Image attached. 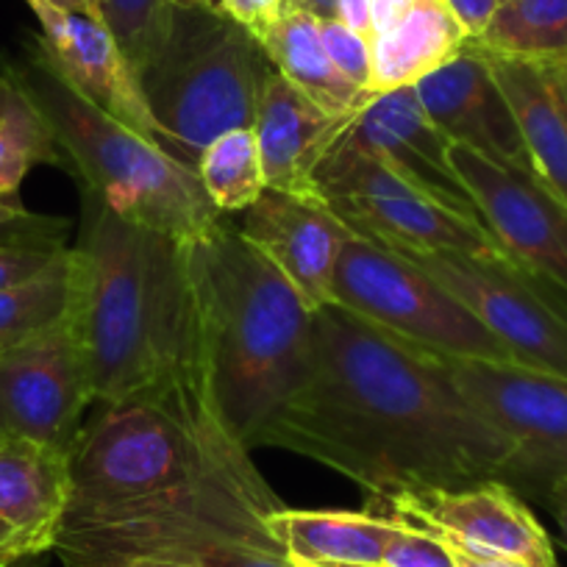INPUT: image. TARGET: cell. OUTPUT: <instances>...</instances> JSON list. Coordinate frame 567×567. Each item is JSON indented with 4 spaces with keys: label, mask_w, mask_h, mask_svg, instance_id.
<instances>
[{
    "label": "cell",
    "mask_w": 567,
    "mask_h": 567,
    "mask_svg": "<svg viewBox=\"0 0 567 567\" xmlns=\"http://www.w3.org/2000/svg\"><path fill=\"white\" fill-rule=\"evenodd\" d=\"M256 449L307 456L351 478L368 504L504 478L512 443L456 390L443 357L326 303L307 379L261 425Z\"/></svg>",
    "instance_id": "cell-1"
},
{
    "label": "cell",
    "mask_w": 567,
    "mask_h": 567,
    "mask_svg": "<svg viewBox=\"0 0 567 567\" xmlns=\"http://www.w3.org/2000/svg\"><path fill=\"white\" fill-rule=\"evenodd\" d=\"M70 323L95 403L148 395L209 368L189 243L123 220L92 195L73 245Z\"/></svg>",
    "instance_id": "cell-2"
},
{
    "label": "cell",
    "mask_w": 567,
    "mask_h": 567,
    "mask_svg": "<svg viewBox=\"0 0 567 567\" xmlns=\"http://www.w3.org/2000/svg\"><path fill=\"white\" fill-rule=\"evenodd\" d=\"M189 265L212 392L228 429L250 449L307 379L315 312L231 220L189 243Z\"/></svg>",
    "instance_id": "cell-3"
},
{
    "label": "cell",
    "mask_w": 567,
    "mask_h": 567,
    "mask_svg": "<svg viewBox=\"0 0 567 567\" xmlns=\"http://www.w3.org/2000/svg\"><path fill=\"white\" fill-rule=\"evenodd\" d=\"M250 449L228 429L209 368L148 395L97 403L70 454L68 515L90 517L182 498L248 471Z\"/></svg>",
    "instance_id": "cell-4"
},
{
    "label": "cell",
    "mask_w": 567,
    "mask_h": 567,
    "mask_svg": "<svg viewBox=\"0 0 567 567\" xmlns=\"http://www.w3.org/2000/svg\"><path fill=\"white\" fill-rule=\"evenodd\" d=\"M7 64L45 114L68 171L84 184V195L123 220L156 228L182 243H198L226 220L195 167L92 106L48 64L37 45L23 62Z\"/></svg>",
    "instance_id": "cell-5"
},
{
    "label": "cell",
    "mask_w": 567,
    "mask_h": 567,
    "mask_svg": "<svg viewBox=\"0 0 567 567\" xmlns=\"http://www.w3.org/2000/svg\"><path fill=\"white\" fill-rule=\"evenodd\" d=\"M270 59L223 9L173 7L165 40L140 73V90L165 148L184 165L220 134L254 128Z\"/></svg>",
    "instance_id": "cell-6"
},
{
    "label": "cell",
    "mask_w": 567,
    "mask_h": 567,
    "mask_svg": "<svg viewBox=\"0 0 567 567\" xmlns=\"http://www.w3.org/2000/svg\"><path fill=\"white\" fill-rule=\"evenodd\" d=\"M331 303L434 357L515 362L498 337L429 272L357 234L340 250Z\"/></svg>",
    "instance_id": "cell-7"
},
{
    "label": "cell",
    "mask_w": 567,
    "mask_h": 567,
    "mask_svg": "<svg viewBox=\"0 0 567 567\" xmlns=\"http://www.w3.org/2000/svg\"><path fill=\"white\" fill-rule=\"evenodd\" d=\"M315 193L348 231L381 248L504 256L482 223L465 220L425 198L346 134L315 173Z\"/></svg>",
    "instance_id": "cell-8"
},
{
    "label": "cell",
    "mask_w": 567,
    "mask_h": 567,
    "mask_svg": "<svg viewBox=\"0 0 567 567\" xmlns=\"http://www.w3.org/2000/svg\"><path fill=\"white\" fill-rule=\"evenodd\" d=\"M443 359L456 390L512 443L501 482L545 498L567 476V381L517 362Z\"/></svg>",
    "instance_id": "cell-9"
},
{
    "label": "cell",
    "mask_w": 567,
    "mask_h": 567,
    "mask_svg": "<svg viewBox=\"0 0 567 567\" xmlns=\"http://www.w3.org/2000/svg\"><path fill=\"white\" fill-rule=\"evenodd\" d=\"M395 250V248H386ZM482 320L517 364L567 381V307L506 256L395 250Z\"/></svg>",
    "instance_id": "cell-10"
},
{
    "label": "cell",
    "mask_w": 567,
    "mask_h": 567,
    "mask_svg": "<svg viewBox=\"0 0 567 567\" xmlns=\"http://www.w3.org/2000/svg\"><path fill=\"white\" fill-rule=\"evenodd\" d=\"M92 403L90 368L70 315L0 357V443H37L73 454Z\"/></svg>",
    "instance_id": "cell-11"
},
{
    "label": "cell",
    "mask_w": 567,
    "mask_h": 567,
    "mask_svg": "<svg viewBox=\"0 0 567 567\" xmlns=\"http://www.w3.org/2000/svg\"><path fill=\"white\" fill-rule=\"evenodd\" d=\"M451 165L506 259L567 307V206L534 173L451 145Z\"/></svg>",
    "instance_id": "cell-12"
},
{
    "label": "cell",
    "mask_w": 567,
    "mask_h": 567,
    "mask_svg": "<svg viewBox=\"0 0 567 567\" xmlns=\"http://www.w3.org/2000/svg\"><path fill=\"white\" fill-rule=\"evenodd\" d=\"M403 526L423 528L454 548L504 556L528 567H556L554 543L526 501L509 484L489 482L467 487H432L398 493L370 506Z\"/></svg>",
    "instance_id": "cell-13"
},
{
    "label": "cell",
    "mask_w": 567,
    "mask_h": 567,
    "mask_svg": "<svg viewBox=\"0 0 567 567\" xmlns=\"http://www.w3.org/2000/svg\"><path fill=\"white\" fill-rule=\"evenodd\" d=\"M346 136L425 198L484 226L476 200L451 165L454 142L429 120L414 86L370 97L368 106L351 120Z\"/></svg>",
    "instance_id": "cell-14"
},
{
    "label": "cell",
    "mask_w": 567,
    "mask_h": 567,
    "mask_svg": "<svg viewBox=\"0 0 567 567\" xmlns=\"http://www.w3.org/2000/svg\"><path fill=\"white\" fill-rule=\"evenodd\" d=\"M25 3L40 23V37L34 45L48 59V64L92 106L165 148L159 125L140 90V79L125 62L106 25L90 14L53 7L48 0H25Z\"/></svg>",
    "instance_id": "cell-15"
},
{
    "label": "cell",
    "mask_w": 567,
    "mask_h": 567,
    "mask_svg": "<svg viewBox=\"0 0 567 567\" xmlns=\"http://www.w3.org/2000/svg\"><path fill=\"white\" fill-rule=\"evenodd\" d=\"M237 228L284 272L312 312L331 303L337 261L351 231L318 195L267 187L254 206L239 212Z\"/></svg>",
    "instance_id": "cell-16"
},
{
    "label": "cell",
    "mask_w": 567,
    "mask_h": 567,
    "mask_svg": "<svg viewBox=\"0 0 567 567\" xmlns=\"http://www.w3.org/2000/svg\"><path fill=\"white\" fill-rule=\"evenodd\" d=\"M414 92L429 120L451 142L498 165L534 173L509 101L476 42L471 40L449 64L417 81Z\"/></svg>",
    "instance_id": "cell-17"
},
{
    "label": "cell",
    "mask_w": 567,
    "mask_h": 567,
    "mask_svg": "<svg viewBox=\"0 0 567 567\" xmlns=\"http://www.w3.org/2000/svg\"><path fill=\"white\" fill-rule=\"evenodd\" d=\"M351 120L334 117L320 109L312 97L303 95L276 68H270L254 120L267 187L296 195H318L315 173L337 140L346 134Z\"/></svg>",
    "instance_id": "cell-18"
},
{
    "label": "cell",
    "mask_w": 567,
    "mask_h": 567,
    "mask_svg": "<svg viewBox=\"0 0 567 567\" xmlns=\"http://www.w3.org/2000/svg\"><path fill=\"white\" fill-rule=\"evenodd\" d=\"M484 56L509 101L534 176L567 206V64Z\"/></svg>",
    "instance_id": "cell-19"
},
{
    "label": "cell",
    "mask_w": 567,
    "mask_h": 567,
    "mask_svg": "<svg viewBox=\"0 0 567 567\" xmlns=\"http://www.w3.org/2000/svg\"><path fill=\"white\" fill-rule=\"evenodd\" d=\"M70 454L37 443H0V520L53 550L68 515Z\"/></svg>",
    "instance_id": "cell-20"
},
{
    "label": "cell",
    "mask_w": 567,
    "mask_h": 567,
    "mask_svg": "<svg viewBox=\"0 0 567 567\" xmlns=\"http://www.w3.org/2000/svg\"><path fill=\"white\" fill-rule=\"evenodd\" d=\"M272 537L278 539L287 559L303 565H368L381 567L386 539L398 528L375 512L337 509H292L278 506L267 517Z\"/></svg>",
    "instance_id": "cell-21"
},
{
    "label": "cell",
    "mask_w": 567,
    "mask_h": 567,
    "mask_svg": "<svg viewBox=\"0 0 567 567\" xmlns=\"http://www.w3.org/2000/svg\"><path fill=\"white\" fill-rule=\"evenodd\" d=\"M471 34L460 23L445 0H414L412 9L373 37V70H370V95L403 90L423 81L425 75L449 64Z\"/></svg>",
    "instance_id": "cell-22"
},
{
    "label": "cell",
    "mask_w": 567,
    "mask_h": 567,
    "mask_svg": "<svg viewBox=\"0 0 567 567\" xmlns=\"http://www.w3.org/2000/svg\"><path fill=\"white\" fill-rule=\"evenodd\" d=\"M259 42L272 68L334 117H357L373 97L334 68L320 37V23L292 3Z\"/></svg>",
    "instance_id": "cell-23"
},
{
    "label": "cell",
    "mask_w": 567,
    "mask_h": 567,
    "mask_svg": "<svg viewBox=\"0 0 567 567\" xmlns=\"http://www.w3.org/2000/svg\"><path fill=\"white\" fill-rule=\"evenodd\" d=\"M37 165L64 167L62 148L29 90L3 64L0 70V198L20 200V187Z\"/></svg>",
    "instance_id": "cell-24"
},
{
    "label": "cell",
    "mask_w": 567,
    "mask_h": 567,
    "mask_svg": "<svg viewBox=\"0 0 567 567\" xmlns=\"http://www.w3.org/2000/svg\"><path fill=\"white\" fill-rule=\"evenodd\" d=\"M476 42L495 56L567 64V0H509Z\"/></svg>",
    "instance_id": "cell-25"
},
{
    "label": "cell",
    "mask_w": 567,
    "mask_h": 567,
    "mask_svg": "<svg viewBox=\"0 0 567 567\" xmlns=\"http://www.w3.org/2000/svg\"><path fill=\"white\" fill-rule=\"evenodd\" d=\"M73 307V248L29 281L0 290V357L62 323Z\"/></svg>",
    "instance_id": "cell-26"
},
{
    "label": "cell",
    "mask_w": 567,
    "mask_h": 567,
    "mask_svg": "<svg viewBox=\"0 0 567 567\" xmlns=\"http://www.w3.org/2000/svg\"><path fill=\"white\" fill-rule=\"evenodd\" d=\"M195 171L209 200L223 215L245 212L267 189L254 128H234L217 136L200 154Z\"/></svg>",
    "instance_id": "cell-27"
},
{
    "label": "cell",
    "mask_w": 567,
    "mask_h": 567,
    "mask_svg": "<svg viewBox=\"0 0 567 567\" xmlns=\"http://www.w3.org/2000/svg\"><path fill=\"white\" fill-rule=\"evenodd\" d=\"M97 20L123 51L131 70L140 73L154 59L171 23V0H95Z\"/></svg>",
    "instance_id": "cell-28"
},
{
    "label": "cell",
    "mask_w": 567,
    "mask_h": 567,
    "mask_svg": "<svg viewBox=\"0 0 567 567\" xmlns=\"http://www.w3.org/2000/svg\"><path fill=\"white\" fill-rule=\"evenodd\" d=\"M320 37H323L326 53H329V59L334 62V68L340 70L351 84H357L359 90L368 92L370 70H373V45H370L368 37L346 29L340 20H323V23H320Z\"/></svg>",
    "instance_id": "cell-29"
},
{
    "label": "cell",
    "mask_w": 567,
    "mask_h": 567,
    "mask_svg": "<svg viewBox=\"0 0 567 567\" xmlns=\"http://www.w3.org/2000/svg\"><path fill=\"white\" fill-rule=\"evenodd\" d=\"M381 567H456L451 548L434 534L398 523L386 539Z\"/></svg>",
    "instance_id": "cell-30"
},
{
    "label": "cell",
    "mask_w": 567,
    "mask_h": 567,
    "mask_svg": "<svg viewBox=\"0 0 567 567\" xmlns=\"http://www.w3.org/2000/svg\"><path fill=\"white\" fill-rule=\"evenodd\" d=\"M68 223L59 217L31 215L20 223L0 226V248H45L62 250L68 248Z\"/></svg>",
    "instance_id": "cell-31"
},
{
    "label": "cell",
    "mask_w": 567,
    "mask_h": 567,
    "mask_svg": "<svg viewBox=\"0 0 567 567\" xmlns=\"http://www.w3.org/2000/svg\"><path fill=\"white\" fill-rule=\"evenodd\" d=\"M68 248H0V290H9V287H18V284L29 281V278L40 276V272L48 270V267H51Z\"/></svg>",
    "instance_id": "cell-32"
},
{
    "label": "cell",
    "mask_w": 567,
    "mask_h": 567,
    "mask_svg": "<svg viewBox=\"0 0 567 567\" xmlns=\"http://www.w3.org/2000/svg\"><path fill=\"white\" fill-rule=\"evenodd\" d=\"M220 9L234 23H239L256 40H261L278 23V18L290 9V0H220Z\"/></svg>",
    "instance_id": "cell-33"
},
{
    "label": "cell",
    "mask_w": 567,
    "mask_h": 567,
    "mask_svg": "<svg viewBox=\"0 0 567 567\" xmlns=\"http://www.w3.org/2000/svg\"><path fill=\"white\" fill-rule=\"evenodd\" d=\"M445 3L460 18V23L465 25L471 40H478L484 34V29L493 20L495 9H498V0H445Z\"/></svg>",
    "instance_id": "cell-34"
},
{
    "label": "cell",
    "mask_w": 567,
    "mask_h": 567,
    "mask_svg": "<svg viewBox=\"0 0 567 567\" xmlns=\"http://www.w3.org/2000/svg\"><path fill=\"white\" fill-rule=\"evenodd\" d=\"M31 554H51V550L40 548L34 539L14 532L12 526H7V523L0 520V567L14 565L18 559H23V556H31Z\"/></svg>",
    "instance_id": "cell-35"
},
{
    "label": "cell",
    "mask_w": 567,
    "mask_h": 567,
    "mask_svg": "<svg viewBox=\"0 0 567 567\" xmlns=\"http://www.w3.org/2000/svg\"><path fill=\"white\" fill-rule=\"evenodd\" d=\"M337 20L346 29L368 37L373 42V0H340L337 7Z\"/></svg>",
    "instance_id": "cell-36"
},
{
    "label": "cell",
    "mask_w": 567,
    "mask_h": 567,
    "mask_svg": "<svg viewBox=\"0 0 567 567\" xmlns=\"http://www.w3.org/2000/svg\"><path fill=\"white\" fill-rule=\"evenodd\" d=\"M414 0H373V37L395 25L412 9Z\"/></svg>",
    "instance_id": "cell-37"
},
{
    "label": "cell",
    "mask_w": 567,
    "mask_h": 567,
    "mask_svg": "<svg viewBox=\"0 0 567 567\" xmlns=\"http://www.w3.org/2000/svg\"><path fill=\"white\" fill-rule=\"evenodd\" d=\"M445 545H449V543H445ZM449 548H451V556H454L456 567H528V565H523V561L504 559V556L473 554V550L454 548V545H449Z\"/></svg>",
    "instance_id": "cell-38"
},
{
    "label": "cell",
    "mask_w": 567,
    "mask_h": 567,
    "mask_svg": "<svg viewBox=\"0 0 567 567\" xmlns=\"http://www.w3.org/2000/svg\"><path fill=\"white\" fill-rule=\"evenodd\" d=\"M543 501L548 504L550 515H554L556 526H559L561 532V539H565L567 545V476L561 478V482H556Z\"/></svg>",
    "instance_id": "cell-39"
},
{
    "label": "cell",
    "mask_w": 567,
    "mask_h": 567,
    "mask_svg": "<svg viewBox=\"0 0 567 567\" xmlns=\"http://www.w3.org/2000/svg\"><path fill=\"white\" fill-rule=\"evenodd\" d=\"M290 3L312 14L320 23L323 20H337V7H340V0H290Z\"/></svg>",
    "instance_id": "cell-40"
},
{
    "label": "cell",
    "mask_w": 567,
    "mask_h": 567,
    "mask_svg": "<svg viewBox=\"0 0 567 567\" xmlns=\"http://www.w3.org/2000/svg\"><path fill=\"white\" fill-rule=\"evenodd\" d=\"M34 212L25 209L20 200H3L0 198V226H9V223H20L25 217H31Z\"/></svg>",
    "instance_id": "cell-41"
},
{
    "label": "cell",
    "mask_w": 567,
    "mask_h": 567,
    "mask_svg": "<svg viewBox=\"0 0 567 567\" xmlns=\"http://www.w3.org/2000/svg\"><path fill=\"white\" fill-rule=\"evenodd\" d=\"M53 7L59 9H68V12L75 14H90V18L97 20V9H95V0H48Z\"/></svg>",
    "instance_id": "cell-42"
},
{
    "label": "cell",
    "mask_w": 567,
    "mask_h": 567,
    "mask_svg": "<svg viewBox=\"0 0 567 567\" xmlns=\"http://www.w3.org/2000/svg\"><path fill=\"white\" fill-rule=\"evenodd\" d=\"M173 7H182V9H220V0H171Z\"/></svg>",
    "instance_id": "cell-43"
},
{
    "label": "cell",
    "mask_w": 567,
    "mask_h": 567,
    "mask_svg": "<svg viewBox=\"0 0 567 567\" xmlns=\"http://www.w3.org/2000/svg\"><path fill=\"white\" fill-rule=\"evenodd\" d=\"M9 567H48V554L23 556V559H18L14 565H9Z\"/></svg>",
    "instance_id": "cell-44"
},
{
    "label": "cell",
    "mask_w": 567,
    "mask_h": 567,
    "mask_svg": "<svg viewBox=\"0 0 567 567\" xmlns=\"http://www.w3.org/2000/svg\"><path fill=\"white\" fill-rule=\"evenodd\" d=\"M73 567H156V565H140V561H95V565H73Z\"/></svg>",
    "instance_id": "cell-45"
},
{
    "label": "cell",
    "mask_w": 567,
    "mask_h": 567,
    "mask_svg": "<svg viewBox=\"0 0 567 567\" xmlns=\"http://www.w3.org/2000/svg\"><path fill=\"white\" fill-rule=\"evenodd\" d=\"M303 567H368V565H303Z\"/></svg>",
    "instance_id": "cell-46"
},
{
    "label": "cell",
    "mask_w": 567,
    "mask_h": 567,
    "mask_svg": "<svg viewBox=\"0 0 567 567\" xmlns=\"http://www.w3.org/2000/svg\"><path fill=\"white\" fill-rule=\"evenodd\" d=\"M501 3H509V0H498V7H501Z\"/></svg>",
    "instance_id": "cell-47"
}]
</instances>
